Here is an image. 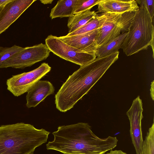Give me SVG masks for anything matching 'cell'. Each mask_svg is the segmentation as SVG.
<instances>
[{
  "instance_id": "484cf974",
  "label": "cell",
  "mask_w": 154,
  "mask_h": 154,
  "mask_svg": "<svg viewBox=\"0 0 154 154\" xmlns=\"http://www.w3.org/2000/svg\"><path fill=\"white\" fill-rule=\"evenodd\" d=\"M0 8V11H1L2 9V8Z\"/></svg>"
},
{
  "instance_id": "ac0fdd59",
  "label": "cell",
  "mask_w": 154,
  "mask_h": 154,
  "mask_svg": "<svg viewBox=\"0 0 154 154\" xmlns=\"http://www.w3.org/2000/svg\"><path fill=\"white\" fill-rule=\"evenodd\" d=\"M140 154H154V123L149 128L143 141Z\"/></svg>"
},
{
  "instance_id": "9c48e42d",
  "label": "cell",
  "mask_w": 154,
  "mask_h": 154,
  "mask_svg": "<svg viewBox=\"0 0 154 154\" xmlns=\"http://www.w3.org/2000/svg\"><path fill=\"white\" fill-rule=\"evenodd\" d=\"M143 111L142 100L138 96L126 113L130 123V136L137 154H140L143 141L141 128Z\"/></svg>"
},
{
  "instance_id": "603a6c76",
  "label": "cell",
  "mask_w": 154,
  "mask_h": 154,
  "mask_svg": "<svg viewBox=\"0 0 154 154\" xmlns=\"http://www.w3.org/2000/svg\"><path fill=\"white\" fill-rule=\"evenodd\" d=\"M106 154H127L121 150H111Z\"/></svg>"
},
{
  "instance_id": "3957f363",
  "label": "cell",
  "mask_w": 154,
  "mask_h": 154,
  "mask_svg": "<svg viewBox=\"0 0 154 154\" xmlns=\"http://www.w3.org/2000/svg\"><path fill=\"white\" fill-rule=\"evenodd\" d=\"M50 132L24 123L0 126V154H33Z\"/></svg>"
},
{
  "instance_id": "5bb4252c",
  "label": "cell",
  "mask_w": 154,
  "mask_h": 154,
  "mask_svg": "<svg viewBox=\"0 0 154 154\" xmlns=\"http://www.w3.org/2000/svg\"><path fill=\"white\" fill-rule=\"evenodd\" d=\"M77 0H59L51 9L50 17L52 19L58 17H70L74 14Z\"/></svg>"
},
{
  "instance_id": "2e32d148",
  "label": "cell",
  "mask_w": 154,
  "mask_h": 154,
  "mask_svg": "<svg viewBox=\"0 0 154 154\" xmlns=\"http://www.w3.org/2000/svg\"><path fill=\"white\" fill-rule=\"evenodd\" d=\"M127 34L125 32L111 40L106 44L97 48L95 51L97 58H100L116 52L120 48Z\"/></svg>"
},
{
  "instance_id": "d6986e66",
  "label": "cell",
  "mask_w": 154,
  "mask_h": 154,
  "mask_svg": "<svg viewBox=\"0 0 154 154\" xmlns=\"http://www.w3.org/2000/svg\"><path fill=\"white\" fill-rule=\"evenodd\" d=\"M100 0H77L76 3L74 14L90 10L97 5Z\"/></svg>"
},
{
  "instance_id": "ffe728a7",
  "label": "cell",
  "mask_w": 154,
  "mask_h": 154,
  "mask_svg": "<svg viewBox=\"0 0 154 154\" xmlns=\"http://www.w3.org/2000/svg\"><path fill=\"white\" fill-rule=\"evenodd\" d=\"M23 48L16 45L10 47H0V65Z\"/></svg>"
},
{
  "instance_id": "9a60e30c",
  "label": "cell",
  "mask_w": 154,
  "mask_h": 154,
  "mask_svg": "<svg viewBox=\"0 0 154 154\" xmlns=\"http://www.w3.org/2000/svg\"><path fill=\"white\" fill-rule=\"evenodd\" d=\"M97 15L94 11L91 9L73 14L68 21V33L74 32L82 27L89 21L94 18Z\"/></svg>"
},
{
  "instance_id": "8992f818",
  "label": "cell",
  "mask_w": 154,
  "mask_h": 154,
  "mask_svg": "<svg viewBox=\"0 0 154 154\" xmlns=\"http://www.w3.org/2000/svg\"><path fill=\"white\" fill-rule=\"evenodd\" d=\"M45 42L51 52L61 58L80 66L87 64L96 58L95 53L82 52L65 43L56 36L48 35Z\"/></svg>"
},
{
  "instance_id": "d4e9b609",
  "label": "cell",
  "mask_w": 154,
  "mask_h": 154,
  "mask_svg": "<svg viewBox=\"0 0 154 154\" xmlns=\"http://www.w3.org/2000/svg\"><path fill=\"white\" fill-rule=\"evenodd\" d=\"M53 0H40L41 2L44 4H51Z\"/></svg>"
},
{
  "instance_id": "e0dca14e",
  "label": "cell",
  "mask_w": 154,
  "mask_h": 154,
  "mask_svg": "<svg viewBox=\"0 0 154 154\" xmlns=\"http://www.w3.org/2000/svg\"><path fill=\"white\" fill-rule=\"evenodd\" d=\"M104 13L97 15L96 17L85 25L74 32L68 33L67 36H71L86 33L99 28L103 23Z\"/></svg>"
},
{
  "instance_id": "277c9868",
  "label": "cell",
  "mask_w": 154,
  "mask_h": 154,
  "mask_svg": "<svg viewBox=\"0 0 154 154\" xmlns=\"http://www.w3.org/2000/svg\"><path fill=\"white\" fill-rule=\"evenodd\" d=\"M153 20L147 10L140 6L135 12L120 48L127 56L147 49L150 46L154 53Z\"/></svg>"
},
{
  "instance_id": "5b68a950",
  "label": "cell",
  "mask_w": 154,
  "mask_h": 154,
  "mask_svg": "<svg viewBox=\"0 0 154 154\" xmlns=\"http://www.w3.org/2000/svg\"><path fill=\"white\" fill-rule=\"evenodd\" d=\"M135 12L104 13L103 23L98 29L96 41L97 48L106 44L121 34L127 32Z\"/></svg>"
},
{
  "instance_id": "44dd1931",
  "label": "cell",
  "mask_w": 154,
  "mask_h": 154,
  "mask_svg": "<svg viewBox=\"0 0 154 154\" xmlns=\"http://www.w3.org/2000/svg\"><path fill=\"white\" fill-rule=\"evenodd\" d=\"M137 4L140 6H143L147 10L151 17L153 20L154 15V0H136Z\"/></svg>"
},
{
  "instance_id": "7a4b0ae2",
  "label": "cell",
  "mask_w": 154,
  "mask_h": 154,
  "mask_svg": "<svg viewBox=\"0 0 154 154\" xmlns=\"http://www.w3.org/2000/svg\"><path fill=\"white\" fill-rule=\"evenodd\" d=\"M119 52L93 60L70 75L55 96L56 108L65 112L87 94L119 58Z\"/></svg>"
},
{
  "instance_id": "ba28073f",
  "label": "cell",
  "mask_w": 154,
  "mask_h": 154,
  "mask_svg": "<svg viewBox=\"0 0 154 154\" xmlns=\"http://www.w3.org/2000/svg\"><path fill=\"white\" fill-rule=\"evenodd\" d=\"M51 69L48 63H43L32 70L12 75L6 81L7 89L14 96H20L27 92Z\"/></svg>"
},
{
  "instance_id": "52a82bcc",
  "label": "cell",
  "mask_w": 154,
  "mask_h": 154,
  "mask_svg": "<svg viewBox=\"0 0 154 154\" xmlns=\"http://www.w3.org/2000/svg\"><path fill=\"white\" fill-rule=\"evenodd\" d=\"M50 51L42 43L23 49L11 57L0 65V68L9 67L24 69L46 59Z\"/></svg>"
},
{
  "instance_id": "8fae6325",
  "label": "cell",
  "mask_w": 154,
  "mask_h": 154,
  "mask_svg": "<svg viewBox=\"0 0 154 154\" xmlns=\"http://www.w3.org/2000/svg\"><path fill=\"white\" fill-rule=\"evenodd\" d=\"M98 32L97 29L82 34L71 36L66 35L59 38L65 43L82 52L95 53Z\"/></svg>"
},
{
  "instance_id": "7402d4cb",
  "label": "cell",
  "mask_w": 154,
  "mask_h": 154,
  "mask_svg": "<svg viewBox=\"0 0 154 154\" xmlns=\"http://www.w3.org/2000/svg\"><path fill=\"white\" fill-rule=\"evenodd\" d=\"M13 0H0V8L4 7L9 3L11 2Z\"/></svg>"
},
{
  "instance_id": "7c38bea8",
  "label": "cell",
  "mask_w": 154,
  "mask_h": 154,
  "mask_svg": "<svg viewBox=\"0 0 154 154\" xmlns=\"http://www.w3.org/2000/svg\"><path fill=\"white\" fill-rule=\"evenodd\" d=\"M55 91L52 84L46 80H39L27 91L26 105L28 108L34 107Z\"/></svg>"
},
{
  "instance_id": "cb8c5ba5",
  "label": "cell",
  "mask_w": 154,
  "mask_h": 154,
  "mask_svg": "<svg viewBox=\"0 0 154 154\" xmlns=\"http://www.w3.org/2000/svg\"><path fill=\"white\" fill-rule=\"evenodd\" d=\"M154 80H153V81L151 82V87L150 88V95L152 99L153 100H154Z\"/></svg>"
},
{
  "instance_id": "4fadbf2b",
  "label": "cell",
  "mask_w": 154,
  "mask_h": 154,
  "mask_svg": "<svg viewBox=\"0 0 154 154\" xmlns=\"http://www.w3.org/2000/svg\"><path fill=\"white\" fill-rule=\"evenodd\" d=\"M97 5L98 12L102 13L135 12L139 8L134 0H100Z\"/></svg>"
},
{
  "instance_id": "6da1fadb",
  "label": "cell",
  "mask_w": 154,
  "mask_h": 154,
  "mask_svg": "<svg viewBox=\"0 0 154 154\" xmlns=\"http://www.w3.org/2000/svg\"><path fill=\"white\" fill-rule=\"evenodd\" d=\"M52 134L54 140L46 144L47 149L64 154H104L115 148L118 141L116 137L99 138L88 123L83 122L60 126Z\"/></svg>"
},
{
  "instance_id": "30bf717a",
  "label": "cell",
  "mask_w": 154,
  "mask_h": 154,
  "mask_svg": "<svg viewBox=\"0 0 154 154\" xmlns=\"http://www.w3.org/2000/svg\"><path fill=\"white\" fill-rule=\"evenodd\" d=\"M36 0H13L0 12V35L5 32Z\"/></svg>"
}]
</instances>
